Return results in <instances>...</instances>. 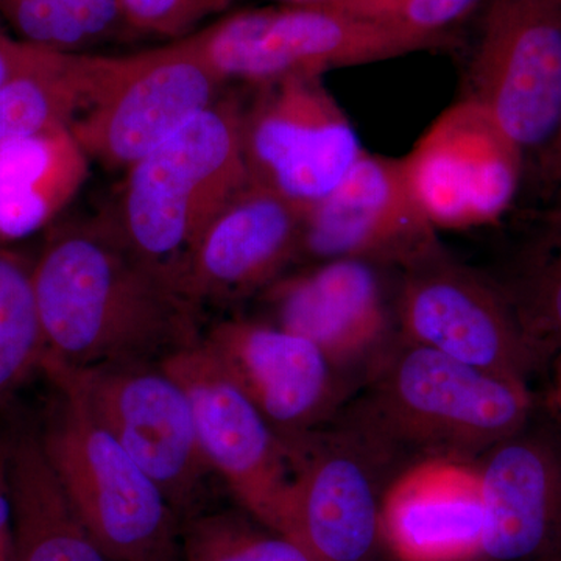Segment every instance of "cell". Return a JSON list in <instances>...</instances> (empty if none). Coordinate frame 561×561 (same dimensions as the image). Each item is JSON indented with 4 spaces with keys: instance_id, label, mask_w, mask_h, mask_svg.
Listing matches in <instances>:
<instances>
[{
    "instance_id": "1",
    "label": "cell",
    "mask_w": 561,
    "mask_h": 561,
    "mask_svg": "<svg viewBox=\"0 0 561 561\" xmlns=\"http://www.w3.org/2000/svg\"><path fill=\"white\" fill-rule=\"evenodd\" d=\"M47 367L161 362L201 341L197 309L124 238L116 220L55 232L33 262Z\"/></svg>"
},
{
    "instance_id": "2",
    "label": "cell",
    "mask_w": 561,
    "mask_h": 561,
    "mask_svg": "<svg viewBox=\"0 0 561 561\" xmlns=\"http://www.w3.org/2000/svg\"><path fill=\"white\" fill-rule=\"evenodd\" d=\"M537 401L527 383L400 337L376 357L362 397L343 419L401 459L478 461L526 423Z\"/></svg>"
},
{
    "instance_id": "3",
    "label": "cell",
    "mask_w": 561,
    "mask_h": 561,
    "mask_svg": "<svg viewBox=\"0 0 561 561\" xmlns=\"http://www.w3.org/2000/svg\"><path fill=\"white\" fill-rule=\"evenodd\" d=\"M242 106L221 98L127 171L116 224L175 289L192 249L250 181Z\"/></svg>"
},
{
    "instance_id": "4",
    "label": "cell",
    "mask_w": 561,
    "mask_h": 561,
    "mask_svg": "<svg viewBox=\"0 0 561 561\" xmlns=\"http://www.w3.org/2000/svg\"><path fill=\"white\" fill-rule=\"evenodd\" d=\"M57 390L41 445L99 548L111 561L179 556V515L160 486L76 394Z\"/></svg>"
},
{
    "instance_id": "5",
    "label": "cell",
    "mask_w": 561,
    "mask_h": 561,
    "mask_svg": "<svg viewBox=\"0 0 561 561\" xmlns=\"http://www.w3.org/2000/svg\"><path fill=\"white\" fill-rule=\"evenodd\" d=\"M225 83L260 84L434 49L421 38L321 3L245 10L186 35Z\"/></svg>"
},
{
    "instance_id": "6",
    "label": "cell",
    "mask_w": 561,
    "mask_h": 561,
    "mask_svg": "<svg viewBox=\"0 0 561 561\" xmlns=\"http://www.w3.org/2000/svg\"><path fill=\"white\" fill-rule=\"evenodd\" d=\"M43 373L87 405L157 482L176 515L198 504L213 470L202 451L190 397L161 362L47 367Z\"/></svg>"
},
{
    "instance_id": "7",
    "label": "cell",
    "mask_w": 561,
    "mask_h": 561,
    "mask_svg": "<svg viewBox=\"0 0 561 561\" xmlns=\"http://www.w3.org/2000/svg\"><path fill=\"white\" fill-rule=\"evenodd\" d=\"M225 81L187 36L113 57L110 79L70 124L91 161L127 172L221 99Z\"/></svg>"
},
{
    "instance_id": "8",
    "label": "cell",
    "mask_w": 561,
    "mask_h": 561,
    "mask_svg": "<svg viewBox=\"0 0 561 561\" xmlns=\"http://www.w3.org/2000/svg\"><path fill=\"white\" fill-rule=\"evenodd\" d=\"M286 440L291 467L286 537L317 561H365L379 540L382 479L397 453L348 420Z\"/></svg>"
},
{
    "instance_id": "9",
    "label": "cell",
    "mask_w": 561,
    "mask_h": 561,
    "mask_svg": "<svg viewBox=\"0 0 561 561\" xmlns=\"http://www.w3.org/2000/svg\"><path fill=\"white\" fill-rule=\"evenodd\" d=\"M401 267L400 337L530 386L540 367L500 286L432 243Z\"/></svg>"
},
{
    "instance_id": "10",
    "label": "cell",
    "mask_w": 561,
    "mask_h": 561,
    "mask_svg": "<svg viewBox=\"0 0 561 561\" xmlns=\"http://www.w3.org/2000/svg\"><path fill=\"white\" fill-rule=\"evenodd\" d=\"M242 110L249 176L302 216L331 194L365 149L321 76H291L260 84Z\"/></svg>"
},
{
    "instance_id": "11",
    "label": "cell",
    "mask_w": 561,
    "mask_h": 561,
    "mask_svg": "<svg viewBox=\"0 0 561 561\" xmlns=\"http://www.w3.org/2000/svg\"><path fill=\"white\" fill-rule=\"evenodd\" d=\"M468 79V101L537 160L561 127L559 0H490Z\"/></svg>"
},
{
    "instance_id": "12",
    "label": "cell",
    "mask_w": 561,
    "mask_h": 561,
    "mask_svg": "<svg viewBox=\"0 0 561 561\" xmlns=\"http://www.w3.org/2000/svg\"><path fill=\"white\" fill-rule=\"evenodd\" d=\"M190 397L202 451L243 511L286 537L291 467L286 443L202 342L161 360Z\"/></svg>"
},
{
    "instance_id": "13",
    "label": "cell",
    "mask_w": 561,
    "mask_h": 561,
    "mask_svg": "<svg viewBox=\"0 0 561 561\" xmlns=\"http://www.w3.org/2000/svg\"><path fill=\"white\" fill-rule=\"evenodd\" d=\"M401 160L416 205L437 231L500 219L515 198L524 157L481 106L465 99Z\"/></svg>"
},
{
    "instance_id": "14",
    "label": "cell",
    "mask_w": 561,
    "mask_h": 561,
    "mask_svg": "<svg viewBox=\"0 0 561 561\" xmlns=\"http://www.w3.org/2000/svg\"><path fill=\"white\" fill-rule=\"evenodd\" d=\"M482 561H561V416L537 401L519 430L478 459Z\"/></svg>"
},
{
    "instance_id": "15",
    "label": "cell",
    "mask_w": 561,
    "mask_h": 561,
    "mask_svg": "<svg viewBox=\"0 0 561 561\" xmlns=\"http://www.w3.org/2000/svg\"><path fill=\"white\" fill-rule=\"evenodd\" d=\"M201 342L284 442L319 430L337 408L339 368L301 335L234 319Z\"/></svg>"
},
{
    "instance_id": "16",
    "label": "cell",
    "mask_w": 561,
    "mask_h": 561,
    "mask_svg": "<svg viewBox=\"0 0 561 561\" xmlns=\"http://www.w3.org/2000/svg\"><path fill=\"white\" fill-rule=\"evenodd\" d=\"M435 232L413 198L401 158L365 150L339 186L306 214L301 253L321 262L401 265L437 242Z\"/></svg>"
},
{
    "instance_id": "17",
    "label": "cell",
    "mask_w": 561,
    "mask_h": 561,
    "mask_svg": "<svg viewBox=\"0 0 561 561\" xmlns=\"http://www.w3.org/2000/svg\"><path fill=\"white\" fill-rule=\"evenodd\" d=\"M302 230L300 210L250 180L195 243L180 275V294L197 309L271 286L301 253Z\"/></svg>"
},
{
    "instance_id": "18",
    "label": "cell",
    "mask_w": 561,
    "mask_h": 561,
    "mask_svg": "<svg viewBox=\"0 0 561 561\" xmlns=\"http://www.w3.org/2000/svg\"><path fill=\"white\" fill-rule=\"evenodd\" d=\"M483 524L479 465L430 457L387 485L379 538L397 561H482Z\"/></svg>"
},
{
    "instance_id": "19",
    "label": "cell",
    "mask_w": 561,
    "mask_h": 561,
    "mask_svg": "<svg viewBox=\"0 0 561 561\" xmlns=\"http://www.w3.org/2000/svg\"><path fill=\"white\" fill-rule=\"evenodd\" d=\"M276 327L308 339L337 368L387 348L389 316L370 262L332 260L265 291Z\"/></svg>"
},
{
    "instance_id": "20",
    "label": "cell",
    "mask_w": 561,
    "mask_h": 561,
    "mask_svg": "<svg viewBox=\"0 0 561 561\" xmlns=\"http://www.w3.org/2000/svg\"><path fill=\"white\" fill-rule=\"evenodd\" d=\"M90 158L70 124L54 125L0 146V245L28 238L73 201Z\"/></svg>"
},
{
    "instance_id": "21",
    "label": "cell",
    "mask_w": 561,
    "mask_h": 561,
    "mask_svg": "<svg viewBox=\"0 0 561 561\" xmlns=\"http://www.w3.org/2000/svg\"><path fill=\"white\" fill-rule=\"evenodd\" d=\"M3 449L11 561H111L73 511L39 437L21 434Z\"/></svg>"
},
{
    "instance_id": "22",
    "label": "cell",
    "mask_w": 561,
    "mask_h": 561,
    "mask_svg": "<svg viewBox=\"0 0 561 561\" xmlns=\"http://www.w3.org/2000/svg\"><path fill=\"white\" fill-rule=\"evenodd\" d=\"M111 57L65 54L50 68L0 88V146L7 140L72 124L105 88Z\"/></svg>"
},
{
    "instance_id": "23",
    "label": "cell",
    "mask_w": 561,
    "mask_h": 561,
    "mask_svg": "<svg viewBox=\"0 0 561 561\" xmlns=\"http://www.w3.org/2000/svg\"><path fill=\"white\" fill-rule=\"evenodd\" d=\"M540 238L524 251L515 273L496 283L518 320L540 371L561 351V198L546 214Z\"/></svg>"
},
{
    "instance_id": "24",
    "label": "cell",
    "mask_w": 561,
    "mask_h": 561,
    "mask_svg": "<svg viewBox=\"0 0 561 561\" xmlns=\"http://www.w3.org/2000/svg\"><path fill=\"white\" fill-rule=\"evenodd\" d=\"M46 341L41 324L33 262L0 245V409L43 371Z\"/></svg>"
},
{
    "instance_id": "25",
    "label": "cell",
    "mask_w": 561,
    "mask_h": 561,
    "mask_svg": "<svg viewBox=\"0 0 561 561\" xmlns=\"http://www.w3.org/2000/svg\"><path fill=\"white\" fill-rule=\"evenodd\" d=\"M180 540L184 561H317L297 541L232 512L192 516Z\"/></svg>"
},
{
    "instance_id": "26",
    "label": "cell",
    "mask_w": 561,
    "mask_h": 561,
    "mask_svg": "<svg viewBox=\"0 0 561 561\" xmlns=\"http://www.w3.org/2000/svg\"><path fill=\"white\" fill-rule=\"evenodd\" d=\"M482 0H335L332 9L421 38L443 41Z\"/></svg>"
},
{
    "instance_id": "27",
    "label": "cell",
    "mask_w": 561,
    "mask_h": 561,
    "mask_svg": "<svg viewBox=\"0 0 561 561\" xmlns=\"http://www.w3.org/2000/svg\"><path fill=\"white\" fill-rule=\"evenodd\" d=\"M0 21L41 49L84 54L98 41L57 0H0Z\"/></svg>"
},
{
    "instance_id": "28",
    "label": "cell",
    "mask_w": 561,
    "mask_h": 561,
    "mask_svg": "<svg viewBox=\"0 0 561 561\" xmlns=\"http://www.w3.org/2000/svg\"><path fill=\"white\" fill-rule=\"evenodd\" d=\"M119 5L131 33L176 39L217 11V0H119Z\"/></svg>"
},
{
    "instance_id": "29",
    "label": "cell",
    "mask_w": 561,
    "mask_h": 561,
    "mask_svg": "<svg viewBox=\"0 0 561 561\" xmlns=\"http://www.w3.org/2000/svg\"><path fill=\"white\" fill-rule=\"evenodd\" d=\"M61 51L41 49L18 39L0 24V88L22 77L54 66L62 57Z\"/></svg>"
},
{
    "instance_id": "30",
    "label": "cell",
    "mask_w": 561,
    "mask_h": 561,
    "mask_svg": "<svg viewBox=\"0 0 561 561\" xmlns=\"http://www.w3.org/2000/svg\"><path fill=\"white\" fill-rule=\"evenodd\" d=\"M83 25L95 41L131 33L122 14L119 0H57Z\"/></svg>"
},
{
    "instance_id": "31",
    "label": "cell",
    "mask_w": 561,
    "mask_h": 561,
    "mask_svg": "<svg viewBox=\"0 0 561 561\" xmlns=\"http://www.w3.org/2000/svg\"><path fill=\"white\" fill-rule=\"evenodd\" d=\"M0 561H11V500L3 448H0Z\"/></svg>"
},
{
    "instance_id": "32",
    "label": "cell",
    "mask_w": 561,
    "mask_h": 561,
    "mask_svg": "<svg viewBox=\"0 0 561 561\" xmlns=\"http://www.w3.org/2000/svg\"><path fill=\"white\" fill-rule=\"evenodd\" d=\"M537 162L538 175L548 186L561 191V127L552 142L542 150Z\"/></svg>"
},
{
    "instance_id": "33",
    "label": "cell",
    "mask_w": 561,
    "mask_h": 561,
    "mask_svg": "<svg viewBox=\"0 0 561 561\" xmlns=\"http://www.w3.org/2000/svg\"><path fill=\"white\" fill-rule=\"evenodd\" d=\"M549 383L542 402L561 416V351L549 364Z\"/></svg>"
},
{
    "instance_id": "34",
    "label": "cell",
    "mask_w": 561,
    "mask_h": 561,
    "mask_svg": "<svg viewBox=\"0 0 561 561\" xmlns=\"http://www.w3.org/2000/svg\"><path fill=\"white\" fill-rule=\"evenodd\" d=\"M234 2V0H217V11L227 9L230 3ZM287 3H300V5H305V3H331L335 2V0H286Z\"/></svg>"
},
{
    "instance_id": "35",
    "label": "cell",
    "mask_w": 561,
    "mask_h": 561,
    "mask_svg": "<svg viewBox=\"0 0 561 561\" xmlns=\"http://www.w3.org/2000/svg\"><path fill=\"white\" fill-rule=\"evenodd\" d=\"M158 561H180V560H179V556H176V557H171V559H164V560H158Z\"/></svg>"
},
{
    "instance_id": "36",
    "label": "cell",
    "mask_w": 561,
    "mask_h": 561,
    "mask_svg": "<svg viewBox=\"0 0 561 561\" xmlns=\"http://www.w3.org/2000/svg\"><path fill=\"white\" fill-rule=\"evenodd\" d=\"M559 194H560L559 197L561 198V191H559Z\"/></svg>"
},
{
    "instance_id": "37",
    "label": "cell",
    "mask_w": 561,
    "mask_h": 561,
    "mask_svg": "<svg viewBox=\"0 0 561 561\" xmlns=\"http://www.w3.org/2000/svg\"><path fill=\"white\" fill-rule=\"evenodd\" d=\"M559 2L561 3V0H559Z\"/></svg>"
}]
</instances>
